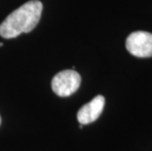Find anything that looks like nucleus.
I'll return each mask as SVG.
<instances>
[{
  "label": "nucleus",
  "mask_w": 152,
  "mask_h": 151,
  "mask_svg": "<svg viewBox=\"0 0 152 151\" xmlns=\"http://www.w3.org/2000/svg\"><path fill=\"white\" fill-rule=\"evenodd\" d=\"M126 47L135 57H152V34L142 31H134L127 37Z\"/></svg>",
  "instance_id": "obj_3"
},
{
  "label": "nucleus",
  "mask_w": 152,
  "mask_h": 151,
  "mask_svg": "<svg viewBox=\"0 0 152 151\" xmlns=\"http://www.w3.org/2000/svg\"><path fill=\"white\" fill-rule=\"evenodd\" d=\"M0 124H1V117H0Z\"/></svg>",
  "instance_id": "obj_6"
},
{
  "label": "nucleus",
  "mask_w": 152,
  "mask_h": 151,
  "mask_svg": "<svg viewBox=\"0 0 152 151\" xmlns=\"http://www.w3.org/2000/svg\"><path fill=\"white\" fill-rule=\"evenodd\" d=\"M80 74L75 70H64L54 76L51 82V88L55 94L61 97L72 95L80 85Z\"/></svg>",
  "instance_id": "obj_2"
},
{
  "label": "nucleus",
  "mask_w": 152,
  "mask_h": 151,
  "mask_svg": "<svg viewBox=\"0 0 152 151\" xmlns=\"http://www.w3.org/2000/svg\"><path fill=\"white\" fill-rule=\"evenodd\" d=\"M104 105L105 98L102 95H97L77 111V118L79 123L80 125H87L96 121L101 115Z\"/></svg>",
  "instance_id": "obj_4"
},
{
  "label": "nucleus",
  "mask_w": 152,
  "mask_h": 151,
  "mask_svg": "<svg viewBox=\"0 0 152 151\" xmlns=\"http://www.w3.org/2000/svg\"><path fill=\"white\" fill-rule=\"evenodd\" d=\"M42 3L30 0L8 15L0 25L3 38H14L23 33H30L37 27L42 13Z\"/></svg>",
  "instance_id": "obj_1"
},
{
  "label": "nucleus",
  "mask_w": 152,
  "mask_h": 151,
  "mask_svg": "<svg viewBox=\"0 0 152 151\" xmlns=\"http://www.w3.org/2000/svg\"><path fill=\"white\" fill-rule=\"evenodd\" d=\"M2 45H3V43H2V42H0V46H2Z\"/></svg>",
  "instance_id": "obj_5"
}]
</instances>
